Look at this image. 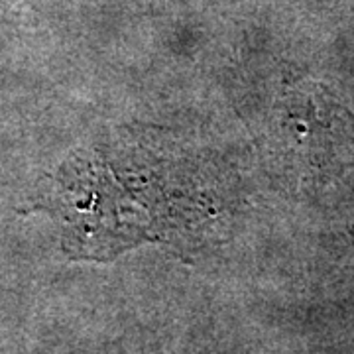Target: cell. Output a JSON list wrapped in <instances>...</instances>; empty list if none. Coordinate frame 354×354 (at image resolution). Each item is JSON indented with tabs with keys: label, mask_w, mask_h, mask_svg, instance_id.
Segmentation results:
<instances>
[{
	"label": "cell",
	"mask_w": 354,
	"mask_h": 354,
	"mask_svg": "<svg viewBox=\"0 0 354 354\" xmlns=\"http://www.w3.org/2000/svg\"><path fill=\"white\" fill-rule=\"evenodd\" d=\"M353 234H354V230H353Z\"/></svg>",
	"instance_id": "cell-1"
}]
</instances>
